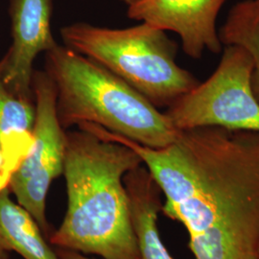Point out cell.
<instances>
[{"label":"cell","mask_w":259,"mask_h":259,"mask_svg":"<svg viewBox=\"0 0 259 259\" xmlns=\"http://www.w3.org/2000/svg\"><path fill=\"white\" fill-rule=\"evenodd\" d=\"M0 259H10V252L0 248Z\"/></svg>","instance_id":"cell-14"},{"label":"cell","mask_w":259,"mask_h":259,"mask_svg":"<svg viewBox=\"0 0 259 259\" xmlns=\"http://www.w3.org/2000/svg\"><path fill=\"white\" fill-rule=\"evenodd\" d=\"M61 37L65 47L107 68L158 110L200 83L177 64L176 42L145 22L122 29L77 22L62 28Z\"/></svg>","instance_id":"cell-4"},{"label":"cell","mask_w":259,"mask_h":259,"mask_svg":"<svg viewBox=\"0 0 259 259\" xmlns=\"http://www.w3.org/2000/svg\"><path fill=\"white\" fill-rule=\"evenodd\" d=\"M130 213L139 259H174L161 240L157 217L161 211V190L143 164L124 177Z\"/></svg>","instance_id":"cell-9"},{"label":"cell","mask_w":259,"mask_h":259,"mask_svg":"<svg viewBox=\"0 0 259 259\" xmlns=\"http://www.w3.org/2000/svg\"><path fill=\"white\" fill-rule=\"evenodd\" d=\"M141 164L122 143L87 130L65 132L67 208L50 243L101 259H139L124 177Z\"/></svg>","instance_id":"cell-2"},{"label":"cell","mask_w":259,"mask_h":259,"mask_svg":"<svg viewBox=\"0 0 259 259\" xmlns=\"http://www.w3.org/2000/svg\"><path fill=\"white\" fill-rule=\"evenodd\" d=\"M88 129L139 155L165 196L161 212L185 226L195 259H257L259 132L197 127L155 149Z\"/></svg>","instance_id":"cell-1"},{"label":"cell","mask_w":259,"mask_h":259,"mask_svg":"<svg viewBox=\"0 0 259 259\" xmlns=\"http://www.w3.org/2000/svg\"><path fill=\"white\" fill-rule=\"evenodd\" d=\"M120 1H122L123 3H125L127 6H129L131 4H133V3H135V2H137L139 0H120Z\"/></svg>","instance_id":"cell-15"},{"label":"cell","mask_w":259,"mask_h":259,"mask_svg":"<svg viewBox=\"0 0 259 259\" xmlns=\"http://www.w3.org/2000/svg\"><path fill=\"white\" fill-rule=\"evenodd\" d=\"M56 251L61 259H95L74 250H64V249L58 248Z\"/></svg>","instance_id":"cell-13"},{"label":"cell","mask_w":259,"mask_h":259,"mask_svg":"<svg viewBox=\"0 0 259 259\" xmlns=\"http://www.w3.org/2000/svg\"><path fill=\"white\" fill-rule=\"evenodd\" d=\"M0 248L22 259H61L33 216L11 199L8 187L0 190Z\"/></svg>","instance_id":"cell-11"},{"label":"cell","mask_w":259,"mask_h":259,"mask_svg":"<svg viewBox=\"0 0 259 259\" xmlns=\"http://www.w3.org/2000/svg\"><path fill=\"white\" fill-rule=\"evenodd\" d=\"M257 259H259V246H258V250H257Z\"/></svg>","instance_id":"cell-16"},{"label":"cell","mask_w":259,"mask_h":259,"mask_svg":"<svg viewBox=\"0 0 259 259\" xmlns=\"http://www.w3.org/2000/svg\"><path fill=\"white\" fill-rule=\"evenodd\" d=\"M218 33L223 46H240L251 56L250 85L259 103V0L235 3Z\"/></svg>","instance_id":"cell-12"},{"label":"cell","mask_w":259,"mask_h":259,"mask_svg":"<svg viewBox=\"0 0 259 259\" xmlns=\"http://www.w3.org/2000/svg\"><path fill=\"white\" fill-rule=\"evenodd\" d=\"M252 59L240 46H226L211 76L177 99L164 113L179 131L216 126L259 132V103L250 85Z\"/></svg>","instance_id":"cell-5"},{"label":"cell","mask_w":259,"mask_h":259,"mask_svg":"<svg viewBox=\"0 0 259 259\" xmlns=\"http://www.w3.org/2000/svg\"><path fill=\"white\" fill-rule=\"evenodd\" d=\"M63 129L91 123L149 148H163L180 133L166 114L119 77L74 50L58 45L46 53Z\"/></svg>","instance_id":"cell-3"},{"label":"cell","mask_w":259,"mask_h":259,"mask_svg":"<svg viewBox=\"0 0 259 259\" xmlns=\"http://www.w3.org/2000/svg\"><path fill=\"white\" fill-rule=\"evenodd\" d=\"M52 0H10L12 46L3 57V80L12 93L34 101V63L57 44L51 30Z\"/></svg>","instance_id":"cell-7"},{"label":"cell","mask_w":259,"mask_h":259,"mask_svg":"<svg viewBox=\"0 0 259 259\" xmlns=\"http://www.w3.org/2000/svg\"><path fill=\"white\" fill-rule=\"evenodd\" d=\"M4 60H0V149L5 165L0 176L1 189L8 187L12 174L33 145L35 104L15 95L3 80Z\"/></svg>","instance_id":"cell-10"},{"label":"cell","mask_w":259,"mask_h":259,"mask_svg":"<svg viewBox=\"0 0 259 259\" xmlns=\"http://www.w3.org/2000/svg\"><path fill=\"white\" fill-rule=\"evenodd\" d=\"M32 92L36 111L33 145L12 174L8 188L48 237L47 194L53 181L64 172L66 131L58 120L55 87L46 71H34Z\"/></svg>","instance_id":"cell-6"},{"label":"cell","mask_w":259,"mask_h":259,"mask_svg":"<svg viewBox=\"0 0 259 259\" xmlns=\"http://www.w3.org/2000/svg\"><path fill=\"white\" fill-rule=\"evenodd\" d=\"M228 0H139L128 6L130 19L179 35L185 54L199 60L204 50L222 51L216 27L220 11Z\"/></svg>","instance_id":"cell-8"}]
</instances>
